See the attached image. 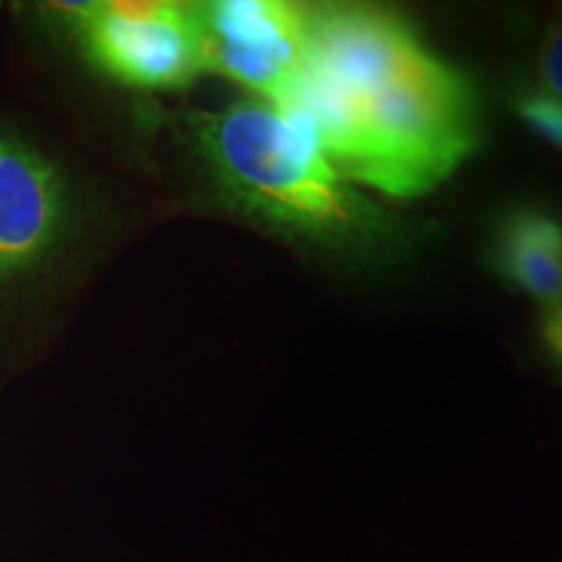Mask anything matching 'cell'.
<instances>
[{
    "label": "cell",
    "instance_id": "obj_8",
    "mask_svg": "<svg viewBox=\"0 0 562 562\" xmlns=\"http://www.w3.org/2000/svg\"><path fill=\"white\" fill-rule=\"evenodd\" d=\"M537 87L562 102V13L552 19L537 58Z\"/></svg>",
    "mask_w": 562,
    "mask_h": 562
},
{
    "label": "cell",
    "instance_id": "obj_6",
    "mask_svg": "<svg viewBox=\"0 0 562 562\" xmlns=\"http://www.w3.org/2000/svg\"><path fill=\"white\" fill-rule=\"evenodd\" d=\"M503 279L550 311L562 300V220L544 209L510 211L495 235Z\"/></svg>",
    "mask_w": 562,
    "mask_h": 562
},
{
    "label": "cell",
    "instance_id": "obj_1",
    "mask_svg": "<svg viewBox=\"0 0 562 562\" xmlns=\"http://www.w3.org/2000/svg\"><path fill=\"white\" fill-rule=\"evenodd\" d=\"M277 108L305 117L344 178L414 199L474 151L476 100L396 13L307 5L305 60Z\"/></svg>",
    "mask_w": 562,
    "mask_h": 562
},
{
    "label": "cell",
    "instance_id": "obj_7",
    "mask_svg": "<svg viewBox=\"0 0 562 562\" xmlns=\"http://www.w3.org/2000/svg\"><path fill=\"white\" fill-rule=\"evenodd\" d=\"M516 112L531 133L562 151V102L558 97L533 83V87L518 91Z\"/></svg>",
    "mask_w": 562,
    "mask_h": 562
},
{
    "label": "cell",
    "instance_id": "obj_4",
    "mask_svg": "<svg viewBox=\"0 0 562 562\" xmlns=\"http://www.w3.org/2000/svg\"><path fill=\"white\" fill-rule=\"evenodd\" d=\"M199 5L206 70L279 102L305 60L307 5L284 0H211Z\"/></svg>",
    "mask_w": 562,
    "mask_h": 562
},
{
    "label": "cell",
    "instance_id": "obj_9",
    "mask_svg": "<svg viewBox=\"0 0 562 562\" xmlns=\"http://www.w3.org/2000/svg\"><path fill=\"white\" fill-rule=\"evenodd\" d=\"M542 336H544L547 349H550V355L562 364V300L547 311Z\"/></svg>",
    "mask_w": 562,
    "mask_h": 562
},
{
    "label": "cell",
    "instance_id": "obj_2",
    "mask_svg": "<svg viewBox=\"0 0 562 562\" xmlns=\"http://www.w3.org/2000/svg\"><path fill=\"white\" fill-rule=\"evenodd\" d=\"M195 146L232 206L347 261H389L404 229L344 178L305 117L258 100L195 121Z\"/></svg>",
    "mask_w": 562,
    "mask_h": 562
},
{
    "label": "cell",
    "instance_id": "obj_3",
    "mask_svg": "<svg viewBox=\"0 0 562 562\" xmlns=\"http://www.w3.org/2000/svg\"><path fill=\"white\" fill-rule=\"evenodd\" d=\"M81 50L110 79L138 89H178L206 74L199 5L178 0L63 3Z\"/></svg>",
    "mask_w": 562,
    "mask_h": 562
},
{
    "label": "cell",
    "instance_id": "obj_5",
    "mask_svg": "<svg viewBox=\"0 0 562 562\" xmlns=\"http://www.w3.org/2000/svg\"><path fill=\"white\" fill-rule=\"evenodd\" d=\"M68 220L66 182L47 157L0 136V284L37 269Z\"/></svg>",
    "mask_w": 562,
    "mask_h": 562
}]
</instances>
